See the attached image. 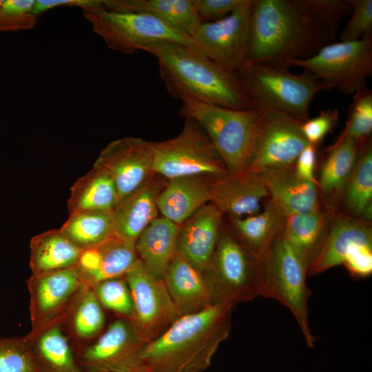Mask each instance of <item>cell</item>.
<instances>
[{"label": "cell", "instance_id": "46", "mask_svg": "<svg viewBox=\"0 0 372 372\" xmlns=\"http://www.w3.org/2000/svg\"><path fill=\"white\" fill-rule=\"evenodd\" d=\"M61 6H76L81 10L102 7L101 0H37L33 6L32 14L37 17L50 9Z\"/></svg>", "mask_w": 372, "mask_h": 372}, {"label": "cell", "instance_id": "39", "mask_svg": "<svg viewBox=\"0 0 372 372\" xmlns=\"http://www.w3.org/2000/svg\"><path fill=\"white\" fill-rule=\"evenodd\" d=\"M34 0H0V31L32 29L37 21L32 14Z\"/></svg>", "mask_w": 372, "mask_h": 372}, {"label": "cell", "instance_id": "8", "mask_svg": "<svg viewBox=\"0 0 372 372\" xmlns=\"http://www.w3.org/2000/svg\"><path fill=\"white\" fill-rule=\"evenodd\" d=\"M93 32L114 51L132 54L151 43L172 41L203 54L193 39L163 20L145 13L118 12L104 9L82 10Z\"/></svg>", "mask_w": 372, "mask_h": 372}, {"label": "cell", "instance_id": "47", "mask_svg": "<svg viewBox=\"0 0 372 372\" xmlns=\"http://www.w3.org/2000/svg\"><path fill=\"white\" fill-rule=\"evenodd\" d=\"M136 372H145V371L143 368H141L139 371Z\"/></svg>", "mask_w": 372, "mask_h": 372}, {"label": "cell", "instance_id": "23", "mask_svg": "<svg viewBox=\"0 0 372 372\" xmlns=\"http://www.w3.org/2000/svg\"><path fill=\"white\" fill-rule=\"evenodd\" d=\"M213 177L193 176L167 180L157 200L159 213L180 225L200 208L210 203Z\"/></svg>", "mask_w": 372, "mask_h": 372}, {"label": "cell", "instance_id": "2", "mask_svg": "<svg viewBox=\"0 0 372 372\" xmlns=\"http://www.w3.org/2000/svg\"><path fill=\"white\" fill-rule=\"evenodd\" d=\"M143 50L156 58L172 97L236 110L255 109L237 71L178 43L154 42Z\"/></svg>", "mask_w": 372, "mask_h": 372}, {"label": "cell", "instance_id": "6", "mask_svg": "<svg viewBox=\"0 0 372 372\" xmlns=\"http://www.w3.org/2000/svg\"><path fill=\"white\" fill-rule=\"evenodd\" d=\"M260 260L259 296L277 300L294 316L307 345L316 341L309 321L311 291L307 285V266L285 238L282 231Z\"/></svg>", "mask_w": 372, "mask_h": 372}, {"label": "cell", "instance_id": "16", "mask_svg": "<svg viewBox=\"0 0 372 372\" xmlns=\"http://www.w3.org/2000/svg\"><path fill=\"white\" fill-rule=\"evenodd\" d=\"M94 165L112 178L118 201L154 174L151 142L129 136L114 140L101 150Z\"/></svg>", "mask_w": 372, "mask_h": 372}, {"label": "cell", "instance_id": "35", "mask_svg": "<svg viewBox=\"0 0 372 372\" xmlns=\"http://www.w3.org/2000/svg\"><path fill=\"white\" fill-rule=\"evenodd\" d=\"M60 230L81 250L94 247L113 235L111 211H83L70 214Z\"/></svg>", "mask_w": 372, "mask_h": 372}, {"label": "cell", "instance_id": "5", "mask_svg": "<svg viewBox=\"0 0 372 372\" xmlns=\"http://www.w3.org/2000/svg\"><path fill=\"white\" fill-rule=\"evenodd\" d=\"M254 108L265 105L287 113L302 121L309 118L312 100L329 88L312 73L291 72L278 63H247L237 71Z\"/></svg>", "mask_w": 372, "mask_h": 372}, {"label": "cell", "instance_id": "29", "mask_svg": "<svg viewBox=\"0 0 372 372\" xmlns=\"http://www.w3.org/2000/svg\"><path fill=\"white\" fill-rule=\"evenodd\" d=\"M335 211L320 204L316 209L286 217L282 233L307 266L317 254Z\"/></svg>", "mask_w": 372, "mask_h": 372}, {"label": "cell", "instance_id": "9", "mask_svg": "<svg viewBox=\"0 0 372 372\" xmlns=\"http://www.w3.org/2000/svg\"><path fill=\"white\" fill-rule=\"evenodd\" d=\"M181 132L175 137L151 142L153 169L167 180L206 176H218L227 172L211 141L193 118L185 117Z\"/></svg>", "mask_w": 372, "mask_h": 372}, {"label": "cell", "instance_id": "31", "mask_svg": "<svg viewBox=\"0 0 372 372\" xmlns=\"http://www.w3.org/2000/svg\"><path fill=\"white\" fill-rule=\"evenodd\" d=\"M337 211L354 218L371 222V138L359 147L355 166L342 192Z\"/></svg>", "mask_w": 372, "mask_h": 372}, {"label": "cell", "instance_id": "12", "mask_svg": "<svg viewBox=\"0 0 372 372\" xmlns=\"http://www.w3.org/2000/svg\"><path fill=\"white\" fill-rule=\"evenodd\" d=\"M259 132L255 155L249 172L293 166L298 156L309 144L301 125L303 121L274 108L258 105Z\"/></svg>", "mask_w": 372, "mask_h": 372}, {"label": "cell", "instance_id": "20", "mask_svg": "<svg viewBox=\"0 0 372 372\" xmlns=\"http://www.w3.org/2000/svg\"><path fill=\"white\" fill-rule=\"evenodd\" d=\"M268 198L260 176L251 172L214 176L211 201L226 217L242 218L260 212Z\"/></svg>", "mask_w": 372, "mask_h": 372}, {"label": "cell", "instance_id": "10", "mask_svg": "<svg viewBox=\"0 0 372 372\" xmlns=\"http://www.w3.org/2000/svg\"><path fill=\"white\" fill-rule=\"evenodd\" d=\"M300 67L312 73L330 89L349 94L366 86L372 75V37L330 43L313 56L293 60L287 67Z\"/></svg>", "mask_w": 372, "mask_h": 372}, {"label": "cell", "instance_id": "26", "mask_svg": "<svg viewBox=\"0 0 372 372\" xmlns=\"http://www.w3.org/2000/svg\"><path fill=\"white\" fill-rule=\"evenodd\" d=\"M163 280L180 316L198 312L212 304L203 273L177 254Z\"/></svg>", "mask_w": 372, "mask_h": 372}, {"label": "cell", "instance_id": "34", "mask_svg": "<svg viewBox=\"0 0 372 372\" xmlns=\"http://www.w3.org/2000/svg\"><path fill=\"white\" fill-rule=\"evenodd\" d=\"M118 201L114 181L103 169L93 165L70 189V214L83 211H111Z\"/></svg>", "mask_w": 372, "mask_h": 372}, {"label": "cell", "instance_id": "22", "mask_svg": "<svg viewBox=\"0 0 372 372\" xmlns=\"http://www.w3.org/2000/svg\"><path fill=\"white\" fill-rule=\"evenodd\" d=\"M293 166L259 174L268 198L286 217L309 212L321 203L318 186L298 177Z\"/></svg>", "mask_w": 372, "mask_h": 372}, {"label": "cell", "instance_id": "24", "mask_svg": "<svg viewBox=\"0 0 372 372\" xmlns=\"http://www.w3.org/2000/svg\"><path fill=\"white\" fill-rule=\"evenodd\" d=\"M285 218L267 198L260 212L242 218L225 216L224 222L237 241L260 260L283 230Z\"/></svg>", "mask_w": 372, "mask_h": 372}, {"label": "cell", "instance_id": "7", "mask_svg": "<svg viewBox=\"0 0 372 372\" xmlns=\"http://www.w3.org/2000/svg\"><path fill=\"white\" fill-rule=\"evenodd\" d=\"M203 276L212 304L235 306L259 296L260 260L237 241L225 222Z\"/></svg>", "mask_w": 372, "mask_h": 372}, {"label": "cell", "instance_id": "15", "mask_svg": "<svg viewBox=\"0 0 372 372\" xmlns=\"http://www.w3.org/2000/svg\"><path fill=\"white\" fill-rule=\"evenodd\" d=\"M145 344L130 322L118 317L80 349L76 357L84 372H136L142 368L141 355Z\"/></svg>", "mask_w": 372, "mask_h": 372}, {"label": "cell", "instance_id": "18", "mask_svg": "<svg viewBox=\"0 0 372 372\" xmlns=\"http://www.w3.org/2000/svg\"><path fill=\"white\" fill-rule=\"evenodd\" d=\"M224 218L213 203L203 206L180 225L176 254L203 273L214 252Z\"/></svg>", "mask_w": 372, "mask_h": 372}, {"label": "cell", "instance_id": "45", "mask_svg": "<svg viewBox=\"0 0 372 372\" xmlns=\"http://www.w3.org/2000/svg\"><path fill=\"white\" fill-rule=\"evenodd\" d=\"M317 148V145L309 143L298 156L293 167L298 177L318 186V179L315 176Z\"/></svg>", "mask_w": 372, "mask_h": 372}, {"label": "cell", "instance_id": "38", "mask_svg": "<svg viewBox=\"0 0 372 372\" xmlns=\"http://www.w3.org/2000/svg\"><path fill=\"white\" fill-rule=\"evenodd\" d=\"M0 372H35L25 335L0 337Z\"/></svg>", "mask_w": 372, "mask_h": 372}, {"label": "cell", "instance_id": "48", "mask_svg": "<svg viewBox=\"0 0 372 372\" xmlns=\"http://www.w3.org/2000/svg\"><path fill=\"white\" fill-rule=\"evenodd\" d=\"M86 372H89V371H86Z\"/></svg>", "mask_w": 372, "mask_h": 372}, {"label": "cell", "instance_id": "25", "mask_svg": "<svg viewBox=\"0 0 372 372\" xmlns=\"http://www.w3.org/2000/svg\"><path fill=\"white\" fill-rule=\"evenodd\" d=\"M359 146L347 138H337L326 149L318 189L321 204L337 211L345 185L355 166Z\"/></svg>", "mask_w": 372, "mask_h": 372}, {"label": "cell", "instance_id": "13", "mask_svg": "<svg viewBox=\"0 0 372 372\" xmlns=\"http://www.w3.org/2000/svg\"><path fill=\"white\" fill-rule=\"evenodd\" d=\"M251 2L242 0L220 20L200 22L190 34L205 56L234 71L247 63Z\"/></svg>", "mask_w": 372, "mask_h": 372}, {"label": "cell", "instance_id": "19", "mask_svg": "<svg viewBox=\"0 0 372 372\" xmlns=\"http://www.w3.org/2000/svg\"><path fill=\"white\" fill-rule=\"evenodd\" d=\"M362 245H372L371 222L335 211L323 242L309 265L308 275L322 273L343 265L353 249Z\"/></svg>", "mask_w": 372, "mask_h": 372}, {"label": "cell", "instance_id": "33", "mask_svg": "<svg viewBox=\"0 0 372 372\" xmlns=\"http://www.w3.org/2000/svg\"><path fill=\"white\" fill-rule=\"evenodd\" d=\"M32 274H41L76 267L81 251L59 229L35 235L30 242Z\"/></svg>", "mask_w": 372, "mask_h": 372}, {"label": "cell", "instance_id": "36", "mask_svg": "<svg viewBox=\"0 0 372 372\" xmlns=\"http://www.w3.org/2000/svg\"><path fill=\"white\" fill-rule=\"evenodd\" d=\"M353 94L345 127L338 138L349 139L361 146L371 138L372 90L364 86Z\"/></svg>", "mask_w": 372, "mask_h": 372}, {"label": "cell", "instance_id": "27", "mask_svg": "<svg viewBox=\"0 0 372 372\" xmlns=\"http://www.w3.org/2000/svg\"><path fill=\"white\" fill-rule=\"evenodd\" d=\"M25 337L35 372H84L61 322Z\"/></svg>", "mask_w": 372, "mask_h": 372}, {"label": "cell", "instance_id": "43", "mask_svg": "<svg viewBox=\"0 0 372 372\" xmlns=\"http://www.w3.org/2000/svg\"><path fill=\"white\" fill-rule=\"evenodd\" d=\"M242 0H193L200 22L220 20L232 12Z\"/></svg>", "mask_w": 372, "mask_h": 372}, {"label": "cell", "instance_id": "14", "mask_svg": "<svg viewBox=\"0 0 372 372\" xmlns=\"http://www.w3.org/2000/svg\"><path fill=\"white\" fill-rule=\"evenodd\" d=\"M30 296L32 338L57 322L62 323L72 304L84 287L74 268L32 274L26 281Z\"/></svg>", "mask_w": 372, "mask_h": 372}, {"label": "cell", "instance_id": "4", "mask_svg": "<svg viewBox=\"0 0 372 372\" xmlns=\"http://www.w3.org/2000/svg\"><path fill=\"white\" fill-rule=\"evenodd\" d=\"M179 113L195 120L206 132L230 174L249 171L259 132L257 109L236 110L184 100Z\"/></svg>", "mask_w": 372, "mask_h": 372}, {"label": "cell", "instance_id": "30", "mask_svg": "<svg viewBox=\"0 0 372 372\" xmlns=\"http://www.w3.org/2000/svg\"><path fill=\"white\" fill-rule=\"evenodd\" d=\"M105 320L92 288L84 285L61 323L76 354L104 331Z\"/></svg>", "mask_w": 372, "mask_h": 372}, {"label": "cell", "instance_id": "21", "mask_svg": "<svg viewBox=\"0 0 372 372\" xmlns=\"http://www.w3.org/2000/svg\"><path fill=\"white\" fill-rule=\"evenodd\" d=\"M138 257L135 248L115 236L94 247L82 250L76 269L84 285L123 277Z\"/></svg>", "mask_w": 372, "mask_h": 372}, {"label": "cell", "instance_id": "3", "mask_svg": "<svg viewBox=\"0 0 372 372\" xmlns=\"http://www.w3.org/2000/svg\"><path fill=\"white\" fill-rule=\"evenodd\" d=\"M234 305L211 304L181 316L141 355L145 372H205L220 344L229 335Z\"/></svg>", "mask_w": 372, "mask_h": 372}, {"label": "cell", "instance_id": "32", "mask_svg": "<svg viewBox=\"0 0 372 372\" xmlns=\"http://www.w3.org/2000/svg\"><path fill=\"white\" fill-rule=\"evenodd\" d=\"M104 9L154 16L190 36L200 21L193 0H101Z\"/></svg>", "mask_w": 372, "mask_h": 372}, {"label": "cell", "instance_id": "28", "mask_svg": "<svg viewBox=\"0 0 372 372\" xmlns=\"http://www.w3.org/2000/svg\"><path fill=\"white\" fill-rule=\"evenodd\" d=\"M180 225L158 216L142 231L135 243L138 258L154 276L163 279L176 254Z\"/></svg>", "mask_w": 372, "mask_h": 372}, {"label": "cell", "instance_id": "41", "mask_svg": "<svg viewBox=\"0 0 372 372\" xmlns=\"http://www.w3.org/2000/svg\"><path fill=\"white\" fill-rule=\"evenodd\" d=\"M316 19L336 37L342 20L351 14L349 0H304Z\"/></svg>", "mask_w": 372, "mask_h": 372}, {"label": "cell", "instance_id": "11", "mask_svg": "<svg viewBox=\"0 0 372 372\" xmlns=\"http://www.w3.org/2000/svg\"><path fill=\"white\" fill-rule=\"evenodd\" d=\"M133 300L130 322L138 338L152 342L181 316L163 279L152 275L138 258L123 276Z\"/></svg>", "mask_w": 372, "mask_h": 372}, {"label": "cell", "instance_id": "44", "mask_svg": "<svg viewBox=\"0 0 372 372\" xmlns=\"http://www.w3.org/2000/svg\"><path fill=\"white\" fill-rule=\"evenodd\" d=\"M343 265L349 274L356 278H363L372 273V245L355 247L346 258Z\"/></svg>", "mask_w": 372, "mask_h": 372}, {"label": "cell", "instance_id": "42", "mask_svg": "<svg viewBox=\"0 0 372 372\" xmlns=\"http://www.w3.org/2000/svg\"><path fill=\"white\" fill-rule=\"evenodd\" d=\"M338 118V109H328L321 111L317 116L303 121L301 128L309 143L318 146L337 125Z\"/></svg>", "mask_w": 372, "mask_h": 372}, {"label": "cell", "instance_id": "40", "mask_svg": "<svg viewBox=\"0 0 372 372\" xmlns=\"http://www.w3.org/2000/svg\"><path fill=\"white\" fill-rule=\"evenodd\" d=\"M351 17L339 37L340 41L372 37V0H349Z\"/></svg>", "mask_w": 372, "mask_h": 372}, {"label": "cell", "instance_id": "37", "mask_svg": "<svg viewBox=\"0 0 372 372\" xmlns=\"http://www.w3.org/2000/svg\"><path fill=\"white\" fill-rule=\"evenodd\" d=\"M92 289L103 308L119 318L130 319L133 313V300L124 277L101 281Z\"/></svg>", "mask_w": 372, "mask_h": 372}, {"label": "cell", "instance_id": "17", "mask_svg": "<svg viewBox=\"0 0 372 372\" xmlns=\"http://www.w3.org/2000/svg\"><path fill=\"white\" fill-rule=\"evenodd\" d=\"M167 180L154 174L136 190L119 200L111 211L113 235L134 247L147 226L158 216L157 200Z\"/></svg>", "mask_w": 372, "mask_h": 372}, {"label": "cell", "instance_id": "1", "mask_svg": "<svg viewBox=\"0 0 372 372\" xmlns=\"http://www.w3.org/2000/svg\"><path fill=\"white\" fill-rule=\"evenodd\" d=\"M336 41L304 0H252L247 63L269 62L287 67ZM288 68V67H287Z\"/></svg>", "mask_w": 372, "mask_h": 372}]
</instances>
